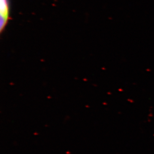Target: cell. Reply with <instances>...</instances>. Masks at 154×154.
Wrapping results in <instances>:
<instances>
[{
	"label": "cell",
	"mask_w": 154,
	"mask_h": 154,
	"mask_svg": "<svg viewBox=\"0 0 154 154\" xmlns=\"http://www.w3.org/2000/svg\"><path fill=\"white\" fill-rule=\"evenodd\" d=\"M10 14L9 0H0V15H1V32H3L7 25Z\"/></svg>",
	"instance_id": "1"
}]
</instances>
